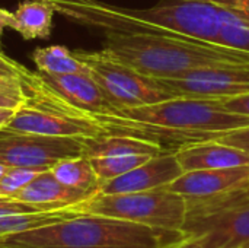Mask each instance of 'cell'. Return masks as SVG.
I'll return each mask as SVG.
<instances>
[{
  "mask_svg": "<svg viewBox=\"0 0 249 248\" xmlns=\"http://www.w3.org/2000/svg\"><path fill=\"white\" fill-rule=\"evenodd\" d=\"M93 121L107 136L127 134L177 148L190 142L212 140L222 133L249 126V117L225 110L216 99L188 96L144 107L118 108L111 114L93 117Z\"/></svg>",
  "mask_w": 249,
  "mask_h": 248,
  "instance_id": "obj_1",
  "label": "cell"
},
{
  "mask_svg": "<svg viewBox=\"0 0 249 248\" xmlns=\"http://www.w3.org/2000/svg\"><path fill=\"white\" fill-rule=\"evenodd\" d=\"M55 12L83 25L121 35H168L216 42L222 7L198 0H175L147 9H125L96 0H51Z\"/></svg>",
  "mask_w": 249,
  "mask_h": 248,
  "instance_id": "obj_2",
  "label": "cell"
},
{
  "mask_svg": "<svg viewBox=\"0 0 249 248\" xmlns=\"http://www.w3.org/2000/svg\"><path fill=\"white\" fill-rule=\"evenodd\" d=\"M102 51L155 79L175 77L213 66L249 64L248 51L185 37L107 34Z\"/></svg>",
  "mask_w": 249,
  "mask_h": 248,
  "instance_id": "obj_3",
  "label": "cell"
},
{
  "mask_svg": "<svg viewBox=\"0 0 249 248\" xmlns=\"http://www.w3.org/2000/svg\"><path fill=\"white\" fill-rule=\"evenodd\" d=\"M184 238L182 232L76 213L36 229L0 237V248H172Z\"/></svg>",
  "mask_w": 249,
  "mask_h": 248,
  "instance_id": "obj_4",
  "label": "cell"
},
{
  "mask_svg": "<svg viewBox=\"0 0 249 248\" xmlns=\"http://www.w3.org/2000/svg\"><path fill=\"white\" fill-rule=\"evenodd\" d=\"M70 209L74 213L101 215L174 232H182L187 219L185 197L168 187L121 194L96 193Z\"/></svg>",
  "mask_w": 249,
  "mask_h": 248,
  "instance_id": "obj_5",
  "label": "cell"
},
{
  "mask_svg": "<svg viewBox=\"0 0 249 248\" xmlns=\"http://www.w3.org/2000/svg\"><path fill=\"white\" fill-rule=\"evenodd\" d=\"M117 108H134L177 98L158 79L146 76L101 51H74Z\"/></svg>",
  "mask_w": 249,
  "mask_h": 248,
  "instance_id": "obj_6",
  "label": "cell"
},
{
  "mask_svg": "<svg viewBox=\"0 0 249 248\" xmlns=\"http://www.w3.org/2000/svg\"><path fill=\"white\" fill-rule=\"evenodd\" d=\"M83 140L0 130V162L7 167L47 171L64 158L83 155Z\"/></svg>",
  "mask_w": 249,
  "mask_h": 248,
  "instance_id": "obj_7",
  "label": "cell"
},
{
  "mask_svg": "<svg viewBox=\"0 0 249 248\" xmlns=\"http://www.w3.org/2000/svg\"><path fill=\"white\" fill-rule=\"evenodd\" d=\"M158 80L177 96L206 99L241 96L249 94V64L204 67Z\"/></svg>",
  "mask_w": 249,
  "mask_h": 248,
  "instance_id": "obj_8",
  "label": "cell"
},
{
  "mask_svg": "<svg viewBox=\"0 0 249 248\" xmlns=\"http://www.w3.org/2000/svg\"><path fill=\"white\" fill-rule=\"evenodd\" d=\"M3 130L42 134V136L80 137V139L107 136L105 130L96 123L64 115L26 102H23L15 111L13 117L10 118V121Z\"/></svg>",
  "mask_w": 249,
  "mask_h": 248,
  "instance_id": "obj_9",
  "label": "cell"
},
{
  "mask_svg": "<svg viewBox=\"0 0 249 248\" xmlns=\"http://www.w3.org/2000/svg\"><path fill=\"white\" fill-rule=\"evenodd\" d=\"M182 172L184 171L175 156V149H166L134 170L101 183L99 193L121 194L163 189L174 183Z\"/></svg>",
  "mask_w": 249,
  "mask_h": 248,
  "instance_id": "obj_10",
  "label": "cell"
},
{
  "mask_svg": "<svg viewBox=\"0 0 249 248\" xmlns=\"http://www.w3.org/2000/svg\"><path fill=\"white\" fill-rule=\"evenodd\" d=\"M248 180L249 165L217 170H197L182 172L174 183L168 186V189L181 194L185 197V200H196L229 193L242 187Z\"/></svg>",
  "mask_w": 249,
  "mask_h": 248,
  "instance_id": "obj_11",
  "label": "cell"
},
{
  "mask_svg": "<svg viewBox=\"0 0 249 248\" xmlns=\"http://www.w3.org/2000/svg\"><path fill=\"white\" fill-rule=\"evenodd\" d=\"M175 156L184 172L249 165L247 151L213 139L181 145L175 149Z\"/></svg>",
  "mask_w": 249,
  "mask_h": 248,
  "instance_id": "obj_12",
  "label": "cell"
},
{
  "mask_svg": "<svg viewBox=\"0 0 249 248\" xmlns=\"http://www.w3.org/2000/svg\"><path fill=\"white\" fill-rule=\"evenodd\" d=\"M90 197L92 194L89 193L64 186L53 175L50 170H47L39 172L13 199L39 206L45 210H57L71 208Z\"/></svg>",
  "mask_w": 249,
  "mask_h": 248,
  "instance_id": "obj_13",
  "label": "cell"
},
{
  "mask_svg": "<svg viewBox=\"0 0 249 248\" xmlns=\"http://www.w3.org/2000/svg\"><path fill=\"white\" fill-rule=\"evenodd\" d=\"M160 143L127 134H108L83 140V155L88 158L117 156V155H150L156 156L165 152Z\"/></svg>",
  "mask_w": 249,
  "mask_h": 248,
  "instance_id": "obj_14",
  "label": "cell"
},
{
  "mask_svg": "<svg viewBox=\"0 0 249 248\" xmlns=\"http://www.w3.org/2000/svg\"><path fill=\"white\" fill-rule=\"evenodd\" d=\"M55 6L51 0H26L13 12L16 19L15 31L25 39H47L53 29Z\"/></svg>",
  "mask_w": 249,
  "mask_h": 248,
  "instance_id": "obj_15",
  "label": "cell"
},
{
  "mask_svg": "<svg viewBox=\"0 0 249 248\" xmlns=\"http://www.w3.org/2000/svg\"><path fill=\"white\" fill-rule=\"evenodd\" d=\"M53 175L64 186L95 196L99 193L101 180L98 178L88 156H73L58 161L51 170Z\"/></svg>",
  "mask_w": 249,
  "mask_h": 248,
  "instance_id": "obj_16",
  "label": "cell"
},
{
  "mask_svg": "<svg viewBox=\"0 0 249 248\" xmlns=\"http://www.w3.org/2000/svg\"><path fill=\"white\" fill-rule=\"evenodd\" d=\"M38 72L48 75L89 73L88 66L69 48L63 45H50L36 48L32 54Z\"/></svg>",
  "mask_w": 249,
  "mask_h": 248,
  "instance_id": "obj_17",
  "label": "cell"
},
{
  "mask_svg": "<svg viewBox=\"0 0 249 248\" xmlns=\"http://www.w3.org/2000/svg\"><path fill=\"white\" fill-rule=\"evenodd\" d=\"M76 213L70 208L57 209V210H45V212H34V213L3 215L0 216V237L36 229V228H41L54 222L64 221Z\"/></svg>",
  "mask_w": 249,
  "mask_h": 248,
  "instance_id": "obj_18",
  "label": "cell"
},
{
  "mask_svg": "<svg viewBox=\"0 0 249 248\" xmlns=\"http://www.w3.org/2000/svg\"><path fill=\"white\" fill-rule=\"evenodd\" d=\"M150 158V155H142V153H136V155H117V156H101V158H89L92 162V167L98 175V178L101 180V183L112 180L115 177H120L131 170H134L136 167L147 162Z\"/></svg>",
  "mask_w": 249,
  "mask_h": 248,
  "instance_id": "obj_19",
  "label": "cell"
},
{
  "mask_svg": "<svg viewBox=\"0 0 249 248\" xmlns=\"http://www.w3.org/2000/svg\"><path fill=\"white\" fill-rule=\"evenodd\" d=\"M217 44L249 53V22L229 9L222 7V26Z\"/></svg>",
  "mask_w": 249,
  "mask_h": 248,
  "instance_id": "obj_20",
  "label": "cell"
},
{
  "mask_svg": "<svg viewBox=\"0 0 249 248\" xmlns=\"http://www.w3.org/2000/svg\"><path fill=\"white\" fill-rule=\"evenodd\" d=\"M39 172V170L9 167L4 175L0 178V196L13 199L25 186H28Z\"/></svg>",
  "mask_w": 249,
  "mask_h": 248,
  "instance_id": "obj_21",
  "label": "cell"
},
{
  "mask_svg": "<svg viewBox=\"0 0 249 248\" xmlns=\"http://www.w3.org/2000/svg\"><path fill=\"white\" fill-rule=\"evenodd\" d=\"M25 102L20 77L0 76V108L18 110Z\"/></svg>",
  "mask_w": 249,
  "mask_h": 248,
  "instance_id": "obj_22",
  "label": "cell"
},
{
  "mask_svg": "<svg viewBox=\"0 0 249 248\" xmlns=\"http://www.w3.org/2000/svg\"><path fill=\"white\" fill-rule=\"evenodd\" d=\"M34 212H45V209L35 206V205H29L25 202L0 196V216L13 215V213H34Z\"/></svg>",
  "mask_w": 249,
  "mask_h": 248,
  "instance_id": "obj_23",
  "label": "cell"
},
{
  "mask_svg": "<svg viewBox=\"0 0 249 248\" xmlns=\"http://www.w3.org/2000/svg\"><path fill=\"white\" fill-rule=\"evenodd\" d=\"M213 140H219V142L241 148V149L247 151L249 153V126L244 127V129L228 132V133H222L217 137H214Z\"/></svg>",
  "mask_w": 249,
  "mask_h": 248,
  "instance_id": "obj_24",
  "label": "cell"
},
{
  "mask_svg": "<svg viewBox=\"0 0 249 248\" xmlns=\"http://www.w3.org/2000/svg\"><path fill=\"white\" fill-rule=\"evenodd\" d=\"M216 101L225 110H228L231 113L249 117V94L241 95V96H232V98H219Z\"/></svg>",
  "mask_w": 249,
  "mask_h": 248,
  "instance_id": "obj_25",
  "label": "cell"
},
{
  "mask_svg": "<svg viewBox=\"0 0 249 248\" xmlns=\"http://www.w3.org/2000/svg\"><path fill=\"white\" fill-rule=\"evenodd\" d=\"M25 66L19 64L18 61L12 60L10 57L0 53V76H9V77H20V75L25 72Z\"/></svg>",
  "mask_w": 249,
  "mask_h": 248,
  "instance_id": "obj_26",
  "label": "cell"
},
{
  "mask_svg": "<svg viewBox=\"0 0 249 248\" xmlns=\"http://www.w3.org/2000/svg\"><path fill=\"white\" fill-rule=\"evenodd\" d=\"M15 26H16V19H15L13 12H9V10L0 7V38H1V34H3L4 28L15 29Z\"/></svg>",
  "mask_w": 249,
  "mask_h": 248,
  "instance_id": "obj_27",
  "label": "cell"
},
{
  "mask_svg": "<svg viewBox=\"0 0 249 248\" xmlns=\"http://www.w3.org/2000/svg\"><path fill=\"white\" fill-rule=\"evenodd\" d=\"M229 10L235 12L249 22V0H232Z\"/></svg>",
  "mask_w": 249,
  "mask_h": 248,
  "instance_id": "obj_28",
  "label": "cell"
},
{
  "mask_svg": "<svg viewBox=\"0 0 249 248\" xmlns=\"http://www.w3.org/2000/svg\"><path fill=\"white\" fill-rule=\"evenodd\" d=\"M16 110H10V108H0V130H3L7 123L10 121V118L13 117Z\"/></svg>",
  "mask_w": 249,
  "mask_h": 248,
  "instance_id": "obj_29",
  "label": "cell"
},
{
  "mask_svg": "<svg viewBox=\"0 0 249 248\" xmlns=\"http://www.w3.org/2000/svg\"><path fill=\"white\" fill-rule=\"evenodd\" d=\"M198 1H207V3H213V4H217L223 9H229L231 6V1L232 0H198Z\"/></svg>",
  "mask_w": 249,
  "mask_h": 248,
  "instance_id": "obj_30",
  "label": "cell"
},
{
  "mask_svg": "<svg viewBox=\"0 0 249 248\" xmlns=\"http://www.w3.org/2000/svg\"><path fill=\"white\" fill-rule=\"evenodd\" d=\"M238 190L241 191V194H242V196H245L247 199H249V180L245 183V184H244V186H242V187H239Z\"/></svg>",
  "mask_w": 249,
  "mask_h": 248,
  "instance_id": "obj_31",
  "label": "cell"
},
{
  "mask_svg": "<svg viewBox=\"0 0 249 248\" xmlns=\"http://www.w3.org/2000/svg\"><path fill=\"white\" fill-rule=\"evenodd\" d=\"M7 170H9V167H7V165H4V164H1V162H0V178H1V177H3V175H4V172H6V171H7Z\"/></svg>",
  "mask_w": 249,
  "mask_h": 248,
  "instance_id": "obj_32",
  "label": "cell"
},
{
  "mask_svg": "<svg viewBox=\"0 0 249 248\" xmlns=\"http://www.w3.org/2000/svg\"><path fill=\"white\" fill-rule=\"evenodd\" d=\"M247 248H249V247H247Z\"/></svg>",
  "mask_w": 249,
  "mask_h": 248,
  "instance_id": "obj_33",
  "label": "cell"
}]
</instances>
